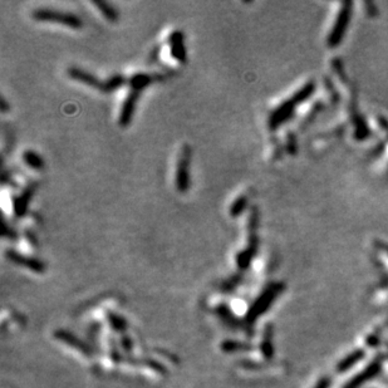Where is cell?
Masks as SVG:
<instances>
[{
  "mask_svg": "<svg viewBox=\"0 0 388 388\" xmlns=\"http://www.w3.org/2000/svg\"><path fill=\"white\" fill-rule=\"evenodd\" d=\"M33 18L38 22H49V23H57L66 25V27L80 29L82 28V19L78 18L75 14L58 12L53 9H36L33 12Z\"/></svg>",
  "mask_w": 388,
  "mask_h": 388,
  "instance_id": "1",
  "label": "cell"
},
{
  "mask_svg": "<svg viewBox=\"0 0 388 388\" xmlns=\"http://www.w3.org/2000/svg\"><path fill=\"white\" fill-rule=\"evenodd\" d=\"M382 367H383V354L382 356H376L370 363L365 364L356 375L351 377L347 381V383L343 384V387L341 388H361L368 381L375 378L381 372Z\"/></svg>",
  "mask_w": 388,
  "mask_h": 388,
  "instance_id": "2",
  "label": "cell"
},
{
  "mask_svg": "<svg viewBox=\"0 0 388 388\" xmlns=\"http://www.w3.org/2000/svg\"><path fill=\"white\" fill-rule=\"evenodd\" d=\"M190 161H191V148L190 146L185 145L181 148V152H180L179 162H177L176 167V177H175V184L176 188L180 192H186L190 187V172H188V168H190Z\"/></svg>",
  "mask_w": 388,
  "mask_h": 388,
  "instance_id": "3",
  "label": "cell"
},
{
  "mask_svg": "<svg viewBox=\"0 0 388 388\" xmlns=\"http://www.w3.org/2000/svg\"><path fill=\"white\" fill-rule=\"evenodd\" d=\"M141 91H136V89H131L127 98L123 102L122 108L120 112V118H118V123H120L121 127H127L131 123L132 117L134 114V109H136L137 101H139Z\"/></svg>",
  "mask_w": 388,
  "mask_h": 388,
  "instance_id": "4",
  "label": "cell"
},
{
  "mask_svg": "<svg viewBox=\"0 0 388 388\" xmlns=\"http://www.w3.org/2000/svg\"><path fill=\"white\" fill-rule=\"evenodd\" d=\"M382 333H383V328L379 324L368 328L367 331H364L363 333L359 336L358 348L365 351V352L370 350H375V348L378 347L379 343H381Z\"/></svg>",
  "mask_w": 388,
  "mask_h": 388,
  "instance_id": "5",
  "label": "cell"
},
{
  "mask_svg": "<svg viewBox=\"0 0 388 388\" xmlns=\"http://www.w3.org/2000/svg\"><path fill=\"white\" fill-rule=\"evenodd\" d=\"M168 43H170V52L171 55L176 59L180 63H185L186 62V46H185V35L184 33L180 30H175L171 33L170 38H168Z\"/></svg>",
  "mask_w": 388,
  "mask_h": 388,
  "instance_id": "6",
  "label": "cell"
},
{
  "mask_svg": "<svg viewBox=\"0 0 388 388\" xmlns=\"http://www.w3.org/2000/svg\"><path fill=\"white\" fill-rule=\"evenodd\" d=\"M282 290H283V284H279V283L271 284V285L269 286L265 292H264L263 295H261V297L257 300V303H255V305H254V309H253V314H254V316H258V314L264 313V311H265V309L271 304V302L275 299V297H277V295L279 294Z\"/></svg>",
  "mask_w": 388,
  "mask_h": 388,
  "instance_id": "7",
  "label": "cell"
},
{
  "mask_svg": "<svg viewBox=\"0 0 388 388\" xmlns=\"http://www.w3.org/2000/svg\"><path fill=\"white\" fill-rule=\"evenodd\" d=\"M365 351L361 350V348H356V350L350 352L345 357H343L341 361L338 362V364L336 365V372L337 373H345L350 370H352L353 367H356L362 359L364 358Z\"/></svg>",
  "mask_w": 388,
  "mask_h": 388,
  "instance_id": "8",
  "label": "cell"
},
{
  "mask_svg": "<svg viewBox=\"0 0 388 388\" xmlns=\"http://www.w3.org/2000/svg\"><path fill=\"white\" fill-rule=\"evenodd\" d=\"M68 75L71 78H73L74 81H78V82L87 84V86H91V87H93V88L101 89V91H102L103 82H101V81L98 80V78H95L93 74L83 71V69L71 67V68L68 69Z\"/></svg>",
  "mask_w": 388,
  "mask_h": 388,
  "instance_id": "9",
  "label": "cell"
},
{
  "mask_svg": "<svg viewBox=\"0 0 388 388\" xmlns=\"http://www.w3.org/2000/svg\"><path fill=\"white\" fill-rule=\"evenodd\" d=\"M7 257L9 258L10 260H13L14 263L19 264V265L27 266V268L33 269V270H35L38 273H42L44 269V265L39 260H36V259L24 257V255L18 254V253L14 251V250H8Z\"/></svg>",
  "mask_w": 388,
  "mask_h": 388,
  "instance_id": "10",
  "label": "cell"
},
{
  "mask_svg": "<svg viewBox=\"0 0 388 388\" xmlns=\"http://www.w3.org/2000/svg\"><path fill=\"white\" fill-rule=\"evenodd\" d=\"M33 192H34V186H29L21 196L14 199V212L16 216H23L27 211L28 204H29Z\"/></svg>",
  "mask_w": 388,
  "mask_h": 388,
  "instance_id": "11",
  "label": "cell"
},
{
  "mask_svg": "<svg viewBox=\"0 0 388 388\" xmlns=\"http://www.w3.org/2000/svg\"><path fill=\"white\" fill-rule=\"evenodd\" d=\"M156 80H160V77H153V75L145 74V73H139L134 74L131 80L128 81L131 89H136V91H143L147 86L153 83Z\"/></svg>",
  "mask_w": 388,
  "mask_h": 388,
  "instance_id": "12",
  "label": "cell"
},
{
  "mask_svg": "<svg viewBox=\"0 0 388 388\" xmlns=\"http://www.w3.org/2000/svg\"><path fill=\"white\" fill-rule=\"evenodd\" d=\"M93 5L100 9V12L102 13V15L105 16L108 22H116L118 19V13L117 10L112 7L109 3L105 2V0H93Z\"/></svg>",
  "mask_w": 388,
  "mask_h": 388,
  "instance_id": "13",
  "label": "cell"
},
{
  "mask_svg": "<svg viewBox=\"0 0 388 388\" xmlns=\"http://www.w3.org/2000/svg\"><path fill=\"white\" fill-rule=\"evenodd\" d=\"M23 160L25 165L29 166L30 168H34V170H42L44 167L43 159L38 153L34 152V151H25L23 153Z\"/></svg>",
  "mask_w": 388,
  "mask_h": 388,
  "instance_id": "14",
  "label": "cell"
},
{
  "mask_svg": "<svg viewBox=\"0 0 388 388\" xmlns=\"http://www.w3.org/2000/svg\"><path fill=\"white\" fill-rule=\"evenodd\" d=\"M126 78L121 74H114L113 77L108 78V80L103 82V87H102V92H113L116 89L120 88V87L125 86Z\"/></svg>",
  "mask_w": 388,
  "mask_h": 388,
  "instance_id": "15",
  "label": "cell"
},
{
  "mask_svg": "<svg viewBox=\"0 0 388 388\" xmlns=\"http://www.w3.org/2000/svg\"><path fill=\"white\" fill-rule=\"evenodd\" d=\"M247 205V199L245 196H239L236 200L232 202V205L230 206V216L232 218H238L241 214L244 212V210L246 209Z\"/></svg>",
  "mask_w": 388,
  "mask_h": 388,
  "instance_id": "16",
  "label": "cell"
},
{
  "mask_svg": "<svg viewBox=\"0 0 388 388\" xmlns=\"http://www.w3.org/2000/svg\"><path fill=\"white\" fill-rule=\"evenodd\" d=\"M2 235H3V236H7V238H10V239H15V238H16V232H15V230L12 229V227L8 226V224L5 223V221H3Z\"/></svg>",
  "mask_w": 388,
  "mask_h": 388,
  "instance_id": "17",
  "label": "cell"
},
{
  "mask_svg": "<svg viewBox=\"0 0 388 388\" xmlns=\"http://www.w3.org/2000/svg\"><path fill=\"white\" fill-rule=\"evenodd\" d=\"M329 386H331V378L329 377L324 376V377H320L312 388H329Z\"/></svg>",
  "mask_w": 388,
  "mask_h": 388,
  "instance_id": "18",
  "label": "cell"
},
{
  "mask_svg": "<svg viewBox=\"0 0 388 388\" xmlns=\"http://www.w3.org/2000/svg\"><path fill=\"white\" fill-rule=\"evenodd\" d=\"M382 368L386 371L388 375V345L386 347V351H384V353H383V367Z\"/></svg>",
  "mask_w": 388,
  "mask_h": 388,
  "instance_id": "19",
  "label": "cell"
},
{
  "mask_svg": "<svg viewBox=\"0 0 388 388\" xmlns=\"http://www.w3.org/2000/svg\"><path fill=\"white\" fill-rule=\"evenodd\" d=\"M2 111L7 112V102H5L4 98H2Z\"/></svg>",
  "mask_w": 388,
  "mask_h": 388,
  "instance_id": "20",
  "label": "cell"
}]
</instances>
